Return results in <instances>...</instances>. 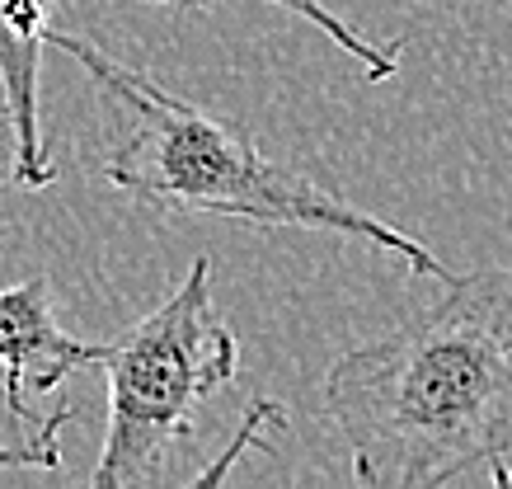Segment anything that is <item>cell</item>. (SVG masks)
Returning <instances> with one entry per match:
<instances>
[{
    "instance_id": "cell-1",
    "label": "cell",
    "mask_w": 512,
    "mask_h": 489,
    "mask_svg": "<svg viewBox=\"0 0 512 489\" xmlns=\"http://www.w3.org/2000/svg\"><path fill=\"white\" fill-rule=\"evenodd\" d=\"M325 419L367 489H437L470 471L512 485V264L451 278L437 301L334 358Z\"/></svg>"
},
{
    "instance_id": "cell-2",
    "label": "cell",
    "mask_w": 512,
    "mask_h": 489,
    "mask_svg": "<svg viewBox=\"0 0 512 489\" xmlns=\"http://www.w3.org/2000/svg\"><path fill=\"white\" fill-rule=\"evenodd\" d=\"M47 43L85 66L99 95L123 109V137L104 156V179L113 189L170 217H226L249 226H301V231L353 236L390 250L419 278H447L437 254L404 226L372 217L367 207L348 203L339 189L311 179L306 170L264 156V146L240 127L221 123L184 95L165 90L156 76L94 48L85 33L52 24Z\"/></svg>"
},
{
    "instance_id": "cell-3",
    "label": "cell",
    "mask_w": 512,
    "mask_h": 489,
    "mask_svg": "<svg viewBox=\"0 0 512 489\" xmlns=\"http://www.w3.org/2000/svg\"><path fill=\"white\" fill-rule=\"evenodd\" d=\"M109 381V428L94 461V489H160L179 480L198 410L235 381L240 344L212 301V259L202 254L151 316L99 348Z\"/></svg>"
},
{
    "instance_id": "cell-4",
    "label": "cell",
    "mask_w": 512,
    "mask_h": 489,
    "mask_svg": "<svg viewBox=\"0 0 512 489\" xmlns=\"http://www.w3.org/2000/svg\"><path fill=\"white\" fill-rule=\"evenodd\" d=\"M99 348L104 344L76 339L57 325L43 278L0 287V391H5L10 419L24 433L38 428L33 400L47 391H62L85 367H99Z\"/></svg>"
},
{
    "instance_id": "cell-5",
    "label": "cell",
    "mask_w": 512,
    "mask_h": 489,
    "mask_svg": "<svg viewBox=\"0 0 512 489\" xmlns=\"http://www.w3.org/2000/svg\"><path fill=\"white\" fill-rule=\"evenodd\" d=\"M62 0H0V99L10 113L19 189H47L57 165L47 156L43 104H38V57L52 33V15Z\"/></svg>"
},
{
    "instance_id": "cell-6",
    "label": "cell",
    "mask_w": 512,
    "mask_h": 489,
    "mask_svg": "<svg viewBox=\"0 0 512 489\" xmlns=\"http://www.w3.org/2000/svg\"><path fill=\"white\" fill-rule=\"evenodd\" d=\"M127 5H207V0H127ZM264 5H278V10H292L296 19H306L311 29H320L334 43L339 52H348L362 71H367V80H390L395 71H400V62H395V52L376 48L372 38H362V33L353 29V24H343L334 10H329L325 0H264Z\"/></svg>"
},
{
    "instance_id": "cell-7",
    "label": "cell",
    "mask_w": 512,
    "mask_h": 489,
    "mask_svg": "<svg viewBox=\"0 0 512 489\" xmlns=\"http://www.w3.org/2000/svg\"><path fill=\"white\" fill-rule=\"evenodd\" d=\"M76 419L71 405L43 419L24 442H0V471H57L62 466V428Z\"/></svg>"
},
{
    "instance_id": "cell-8",
    "label": "cell",
    "mask_w": 512,
    "mask_h": 489,
    "mask_svg": "<svg viewBox=\"0 0 512 489\" xmlns=\"http://www.w3.org/2000/svg\"><path fill=\"white\" fill-rule=\"evenodd\" d=\"M282 424H287V414H282L278 400H254V405L245 410V424L235 428L231 447H226V452H221V457L212 461V466H202V471L188 475V485H217V480H226V471H231L235 461L245 457V447H249V442L259 438V433H278Z\"/></svg>"
}]
</instances>
